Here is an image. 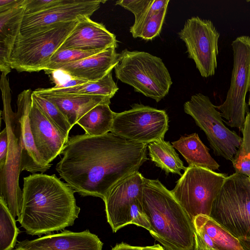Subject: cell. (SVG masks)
Segmentation results:
<instances>
[{
    "label": "cell",
    "instance_id": "1",
    "mask_svg": "<svg viewBox=\"0 0 250 250\" xmlns=\"http://www.w3.org/2000/svg\"><path fill=\"white\" fill-rule=\"evenodd\" d=\"M147 145L134 142L111 132L91 136L86 133L69 138L56 170L83 196L103 201L119 181L138 171L148 159Z\"/></svg>",
    "mask_w": 250,
    "mask_h": 250
},
{
    "label": "cell",
    "instance_id": "2",
    "mask_svg": "<svg viewBox=\"0 0 250 250\" xmlns=\"http://www.w3.org/2000/svg\"><path fill=\"white\" fill-rule=\"evenodd\" d=\"M22 207L17 221L31 235L49 234L72 226L78 217L75 191L55 174L23 178Z\"/></svg>",
    "mask_w": 250,
    "mask_h": 250
},
{
    "label": "cell",
    "instance_id": "3",
    "mask_svg": "<svg viewBox=\"0 0 250 250\" xmlns=\"http://www.w3.org/2000/svg\"><path fill=\"white\" fill-rule=\"evenodd\" d=\"M143 209L151 225L149 231L166 250H193L192 221L158 179H144Z\"/></svg>",
    "mask_w": 250,
    "mask_h": 250
},
{
    "label": "cell",
    "instance_id": "4",
    "mask_svg": "<svg viewBox=\"0 0 250 250\" xmlns=\"http://www.w3.org/2000/svg\"><path fill=\"white\" fill-rule=\"evenodd\" d=\"M114 71L117 79L156 102L168 94L172 83L162 60L144 51L123 50Z\"/></svg>",
    "mask_w": 250,
    "mask_h": 250
},
{
    "label": "cell",
    "instance_id": "5",
    "mask_svg": "<svg viewBox=\"0 0 250 250\" xmlns=\"http://www.w3.org/2000/svg\"><path fill=\"white\" fill-rule=\"evenodd\" d=\"M78 20L55 24L28 34H20L11 54V68L19 72L44 70Z\"/></svg>",
    "mask_w": 250,
    "mask_h": 250
},
{
    "label": "cell",
    "instance_id": "6",
    "mask_svg": "<svg viewBox=\"0 0 250 250\" xmlns=\"http://www.w3.org/2000/svg\"><path fill=\"white\" fill-rule=\"evenodd\" d=\"M237 238H250V179L234 173L227 176L210 214Z\"/></svg>",
    "mask_w": 250,
    "mask_h": 250
},
{
    "label": "cell",
    "instance_id": "7",
    "mask_svg": "<svg viewBox=\"0 0 250 250\" xmlns=\"http://www.w3.org/2000/svg\"><path fill=\"white\" fill-rule=\"evenodd\" d=\"M227 175L188 166L171 192L192 221L199 214L210 216L213 202Z\"/></svg>",
    "mask_w": 250,
    "mask_h": 250
},
{
    "label": "cell",
    "instance_id": "8",
    "mask_svg": "<svg viewBox=\"0 0 250 250\" xmlns=\"http://www.w3.org/2000/svg\"><path fill=\"white\" fill-rule=\"evenodd\" d=\"M231 46L233 64L230 85L225 101L215 107L228 125L242 132L249 112L246 97L250 86V37H237Z\"/></svg>",
    "mask_w": 250,
    "mask_h": 250
},
{
    "label": "cell",
    "instance_id": "9",
    "mask_svg": "<svg viewBox=\"0 0 250 250\" xmlns=\"http://www.w3.org/2000/svg\"><path fill=\"white\" fill-rule=\"evenodd\" d=\"M184 109L205 133L214 154L232 162L242 138L225 125L220 112L209 97L195 94L184 104Z\"/></svg>",
    "mask_w": 250,
    "mask_h": 250
},
{
    "label": "cell",
    "instance_id": "10",
    "mask_svg": "<svg viewBox=\"0 0 250 250\" xmlns=\"http://www.w3.org/2000/svg\"><path fill=\"white\" fill-rule=\"evenodd\" d=\"M131 108L115 113L110 132L128 140L148 144L164 139L168 129L165 110L134 104Z\"/></svg>",
    "mask_w": 250,
    "mask_h": 250
},
{
    "label": "cell",
    "instance_id": "11",
    "mask_svg": "<svg viewBox=\"0 0 250 250\" xmlns=\"http://www.w3.org/2000/svg\"><path fill=\"white\" fill-rule=\"evenodd\" d=\"M1 96L3 108L0 114L7 131L8 149L5 165L0 170V197L15 218L20 215L22 201V191L19 184L21 171V147L15 129V112L12 111L11 106V92L4 91Z\"/></svg>",
    "mask_w": 250,
    "mask_h": 250
},
{
    "label": "cell",
    "instance_id": "12",
    "mask_svg": "<svg viewBox=\"0 0 250 250\" xmlns=\"http://www.w3.org/2000/svg\"><path fill=\"white\" fill-rule=\"evenodd\" d=\"M178 34L185 43L188 57L194 61L201 75L204 78L214 75L217 66L220 34L212 22L192 17L187 20Z\"/></svg>",
    "mask_w": 250,
    "mask_h": 250
},
{
    "label": "cell",
    "instance_id": "13",
    "mask_svg": "<svg viewBox=\"0 0 250 250\" xmlns=\"http://www.w3.org/2000/svg\"><path fill=\"white\" fill-rule=\"evenodd\" d=\"M144 179L136 171L119 181L107 193L104 201L107 221L113 232L129 224L131 206L142 201Z\"/></svg>",
    "mask_w": 250,
    "mask_h": 250
},
{
    "label": "cell",
    "instance_id": "14",
    "mask_svg": "<svg viewBox=\"0 0 250 250\" xmlns=\"http://www.w3.org/2000/svg\"><path fill=\"white\" fill-rule=\"evenodd\" d=\"M32 93V91L29 89L24 90L19 94L17 101L15 129L21 147V170L32 174L43 173L52 165L43 160L35 144L29 117Z\"/></svg>",
    "mask_w": 250,
    "mask_h": 250
},
{
    "label": "cell",
    "instance_id": "15",
    "mask_svg": "<svg viewBox=\"0 0 250 250\" xmlns=\"http://www.w3.org/2000/svg\"><path fill=\"white\" fill-rule=\"evenodd\" d=\"M105 0H62L59 4L36 14L24 15L21 34L34 32L41 28L61 22L90 17Z\"/></svg>",
    "mask_w": 250,
    "mask_h": 250
},
{
    "label": "cell",
    "instance_id": "16",
    "mask_svg": "<svg viewBox=\"0 0 250 250\" xmlns=\"http://www.w3.org/2000/svg\"><path fill=\"white\" fill-rule=\"evenodd\" d=\"M116 36L102 23L89 17L79 18L74 29L58 50L76 49L84 51H103L117 47Z\"/></svg>",
    "mask_w": 250,
    "mask_h": 250
},
{
    "label": "cell",
    "instance_id": "17",
    "mask_svg": "<svg viewBox=\"0 0 250 250\" xmlns=\"http://www.w3.org/2000/svg\"><path fill=\"white\" fill-rule=\"evenodd\" d=\"M103 242L88 230L76 232L64 230L32 240L19 242L16 248L33 250H102Z\"/></svg>",
    "mask_w": 250,
    "mask_h": 250
},
{
    "label": "cell",
    "instance_id": "18",
    "mask_svg": "<svg viewBox=\"0 0 250 250\" xmlns=\"http://www.w3.org/2000/svg\"><path fill=\"white\" fill-rule=\"evenodd\" d=\"M29 117L37 150L43 160L50 163L62 154L68 141L50 123L32 99Z\"/></svg>",
    "mask_w": 250,
    "mask_h": 250
},
{
    "label": "cell",
    "instance_id": "19",
    "mask_svg": "<svg viewBox=\"0 0 250 250\" xmlns=\"http://www.w3.org/2000/svg\"><path fill=\"white\" fill-rule=\"evenodd\" d=\"M119 61V53L116 52L115 47H112L79 61L61 65L55 71L61 70L72 77L97 82L112 71Z\"/></svg>",
    "mask_w": 250,
    "mask_h": 250
},
{
    "label": "cell",
    "instance_id": "20",
    "mask_svg": "<svg viewBox=\"0 0 250 250\" xmlns=\"http://www.w3.org/2000/svg\"><path fill=\"white\" fill-rule=\"evenodd\" d=\"M33 92L55 104L72 127L92 108L99 104H110L111 98L101 95L53 92L46 88H39Z\"/></svg>",
    "mask_w": 250,
    "mask_h": 250
},
{
    "label": "cell",
    "instance_id": "21",
    "mask_svg": "<svg viewBox=\"0 0 250 250\" xmlns=\"http://www.w3.org/2000/svg\"><path fill=\"white\" fill-rule=\"evenodd\" d=\"M24 4L0 14V70L6 76L11 71L10 58L17 39L21 34L24 16Z\"/></svg>",
    "mask_w": 250,
    "mask_h": 250
},
{
    "label": "cell",
    "instance_id": "22",
    "mask_svg": "<svg viewBox=\"0 0 250 250\" xmlns=\"http://www.w3.org/2000/svg\"><path fill=\"white\" fill-rule=\"evenodd\" d=\"M172 145L183 156L188 166H195L213 171L218 170L220 165L211 156L209 149L194 133L172 142Z\"/></svg>",
    "mask_w": 250,
    "mask_h": 250
},
{
    "label": "cell",
    "instance_id": "23",
    "mask_svg": "<svg viewBox=\"0 0 250 250\" xmlns=\"http://www.w3.org/2000/svg\"><path fill=\"white\" fill-rule=\"evenodd\" d=\"M168 0H121L116 2L132 12L135 17L133 24L129 31L134 38L142 25L149 19L167 8Z\"/></svg>",
    "mask_w": 250,
    "mask_h": 250
},
{
    "label": "cell",
    "instance_id": "24",
    "mask_svg": "<svg viewBox=\"0 0 250 250\" xmlns=\"http://www.w3.org/2000/svg\"><path fill=\"white\" fill-rule=\"evenodd\" d=\"M194 227L202 229L216 245L218 250H244L238 238L211 216L199 214L192 219Z\"/></svg>",
    "mask_w": 250,
    "mask_h": 250
},
{
    "label": "cell",
    "instance_id": "25",
    "mask_svg": "<svg viewBox=\"0 0 250 250\" xmlns=\"http://www.w3.org/2000/svg\"><path fill=\"white\" fill-rule=\"evenodd\" d=\"M148 155L155 165L167 174L182 176L181 171L186 169L182 161L169 142L160 139L147 144Z\"/></svg>",
    "mask_w": 250,
    "mask_h": 250
},
{
    "label": "cell",
    "instance_id": "26",
    "mask_svg": "<svg viewBox=\"0 0 250 250\" xmlns=\"http://www.w3.org/2000/svg\"><path fill=\"white\" fill-rule=\"evenodd\" d=\"M109 104H99L84 115L77 124L81 126L86 134L98 136L111 131L115 112L109 107Z\"/></svg>",
    "mask_w": 250,
    "mask_h": 250
},
{
    "label": "cell",
    "instance_id": "27",
    "mask_svg": "<svg viewBox=\"0 0 250 250\" xmlns=\"http://www.w3.org/2000/svg\"><path fill=\"white\" fill-rule=\"evenodd\" d=\"M53 92L67 93L77 94L101 95L111 99L116 94L119 88L114 82L112 71L101 80L97 82H88L75 86L65 88H46Z\"/></svg>",
    "mask_w": 250,
    "mask_h": 250
},
{
    "label": "cell",
    "instance_id": "28",
    "mask_svg": "<svg viewBox=\"0 0 250 250\" xmlns=\"http://www.w3.org/2000/svg\"><path fill=\"white\" fill-rule=\"evenodd\" d=\"M19 230L15 218L3 198L0 197V250H12L16 247Z\"/></svg>",
    "mask_w": 250,
    "mask_h": 250
},
{
    "label": "cell",
    "instance_id": "29",
    "mask_svg": "<svg viewBox=\"0 0 250 250\" xmlns=\"http://www.w3.org/2000/svg\"><path fill=\"white\" fill-rule=\"evenodd\" d=\"M31 98L50 123L68 141L69 133L72 127L57 106L51 101L34 93L33 91Z\"/></svg>",
    "mask_w": 250,
    "mask_h": 250
},
{
    "label": "cell",
    "instance_id": "30",
    "mask_svg": "<svg viewBox=\"0 0 250 250\" xmlns=\"http://www.w3.org/2000/svg\"><path fill=\"white\" fill-rule=\"evenodd\" d=\"M241 145L232 161L235 173L250 177V112L246 115Z\"/></svg>",
    "mask_w": 250,
    "mask_h": 250
},
{
    "label": "cell",
    "instance_id": "31",
    "mask_svg": "<svg viewBox=\"0 0 250 250\" xmlns=\"http://www.w3.org/2000/svg\"><path fill=\"white\" fill-rule=\"evenodd\" d=\"M100 52L102 51H84L76 49L57 50L52 56L49 63L44 71L46 73L51 74L61 65L79 61Z\"/></svg>",
    "mask_w": 250,
    "mask_h": 250
},
{
    "label": "cell",
    "instance_id": "32",
    "mask_svg": "<svg viewBox=\"0 0 250 250\" xmlns=\"http://www.w3.org/2000/svg\"><path fill=\"white\" fill-rule=\"evenodd\" d=\"M167 8L147 20L141 27L137 38L151 40L159 35L167 13Z\"/></svg>",
    "mask_w": 250,
    "mask_h": 250
},
{
    "label": "cell",
    "instance_id": "33",
    "mask_svg": "<svg viewBox=\"0 0 250 250\" xmlns=\"http://www.w3.org/2000/svg\"><path fill=\"white\" fill-rule=\"evenodd\" d=\"M129 224H134L144 228L148 230L151 229V225L148 218L144 212L142 201H138L131 206L129 213Z\"/></svg>",
    "mask_w": 250,
    "mask_h": 250
},
{
    "label": "cell",
    "instance_id": "34",
    "mask_svg": "<svg viewBox=\"0 0 250 250\" xmlns=\"http://www.w3.org/2000/svg\"><path fill=\"white\" fill-rule=\"evenodd\" d=\"M62 0H25L24 15L36 14L47 10L62 2Z\"/></svg>",
    "mask_w": 250,
    "mask_h": 250
},
{
    "label": "cell",
    "instance_id": "35",
    "mask_svg": "<svg viewBox=\"0 0 250 250\" xmlns=\"http://www.w3.org/2000/svg\"><path fill=\"white\" fill-rule=\"evenodd\" d=\"M194 250H218L214 242L204 230L196 227H194Z\"/></svg>",
    "mask_w": 250,
    "mask_h": 250
},
{
    "label": "cell",
    "instance_id": "36",
    "mask_svg": "<svg viewBox=\"0 0 250 250\" xmlns=\"http://www.w3.org/2000/svg\"><path fill=\"white\" fill-rule=\"evenodd\" d=\"M8 138L7 131L5 127L0 133V170L4 167L8 154Z\"/></svg>",
    "mask_w": 250,
    "mask_h": 250
},
{
    "label": "cell",
    "instance_id": "37",
    "mask_svg": "<svg viewBox=\"0 0 250 250\" xmlns=\"http://www.w3.org/2000/svg\"><path fill=\"white\" fill-rule=\"evenodd\" d=\"M25 0H0V14L22 5Z\"/></svg>",
    "mask_w": 250,
    "mask_h": 250
},
{
    "label": "cell",
    "instance_id": "38",
    "mask_svg": "<svg viewBox=\"0 0 250 250\" xmlns=\"http://www.w3.org/2000/svg\"><path fill=\"white\" fill-rule=\"evenodd\" d=\"M142 247L131 246L124 242L117 244L111 250H141Z\"/></svg>",
    "mask_w": 250,
    "mask_h": 250
},
{
    "label": "cell",
    "instance_id": "39",
    "mask_svg": "<svg viewBox=\"0 0 250 250\" xmlns=\"http://www.w3.org/2000/svg\"><path fill=\"white\" fill-rule=\"evenodd\" d=\"M238 239L244 250H250V238L241 237Z\"/></svg>",
    "mask_w": 250,
    "mask_h": 250
},
{
    "label": "cell",
    "instance_id": "40",
    "mask_svg": "<svg viewBox=\"0 0 250 250\" xmlns=\"http://www.w3.org/2000/svg\"><path fill=\"white\" fill-rule=\"evenodd\" d=\"M141 250H166L159 244H155L151 246L142 247Z\"/></svg>",
    "mask_w": 250,
    "mask_h": 250
},
{
    "label": "cell",
    "instance_id": "41",
    "mask_svg": "<svg viewBox=\"0 0 250 250\" xmlns=\"http://www.w3.org/2000/svg\"><path fill=\"white\" fill-rule=\"evenodd\" d=\"M12 250H33L28 249H25L22 248H16L15 249H13Z\"/></svg>",
    "mask_w": 250,
    "mask_h": 250
},
{
    "label": "cell",
    "instance_id": "42",
    "mask_svg": "<svg viewBox=\"0 0 250 250\" xmlns=\"http://www.w3.org/2000/svg\"><path fill=\"white\" fill-rule=\"evenodd\" d=\"M249 101H248V105L250 106V86L249 89Z\"/></svg>",
    "mask_w": 250,
    "mask_h": 250
},
{
    "label": "cell",
    "instance_id": "43",
    "mask_svg": "<svg viewBox=\"0 0 250 250\" xmlns=\"http://www.w3.org/2000/svg\"><path fill=\"white\" fill-rule=\"evenodd\" d=\"M249 178H250V177Z\"/></svg>",
    "mask_w": 250,
    "mask_h": 250
},
{
    "label": "cell",
    "instance_id": "44",
    "mask_svg": "<svg viewBox=\"0 0 250 250\" xmlns=\"http://www.w3.org/2000/svg\"></svg>",
    "mask_w": 250,
    "mask_h": 250
}]
</instances>
